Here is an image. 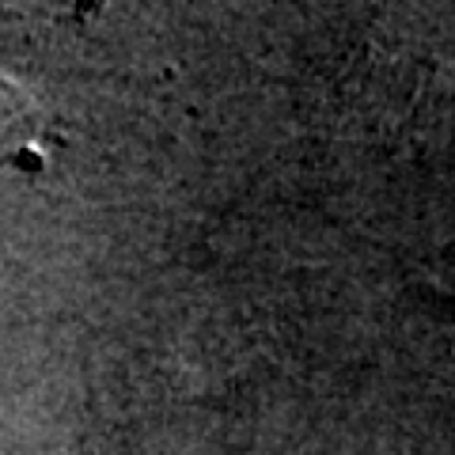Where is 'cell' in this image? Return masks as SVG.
Returning a JSON list of instances; mask_svg holds the SVG:
<instances>
[{
	"instance_id": "cell-1",
	"label": "cell",
	"mask_w": 455,
	"mask_h": 455,
	"mask_svg": "<svg viewBox=\"0 0 455 455\" xmlns=\"http://www.w3.org/2000/svg\"><path fill=\"white\" fill-rule=\"evenodd\" d=\"M35 137H38V118L31 103L20 95L16 84L0 76V167L16 164L35 145Z\"/></svg>"
}]
</instances>
